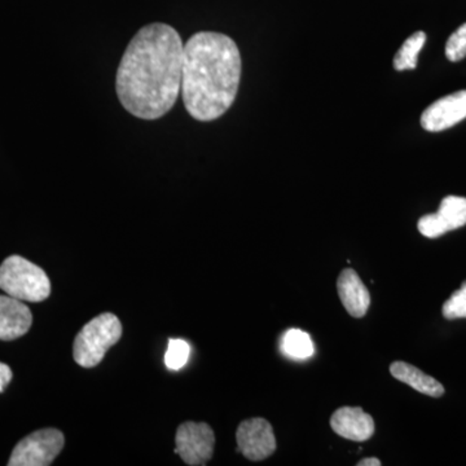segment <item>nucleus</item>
<instances>
[{
    "instance_id": "dca6fc26",
    "label": "nucleus",
    "mask_w": 466,
    "mask_h": 466,
    "mask_svg": "<svg viewBox=\"0 0 466 466\" xmlns=\"http://www.w3.org/2000/svg\"><path fill=\"white\" fill-rule=\"evenodd\" d=\"M189 355H191V348L188 342L184 339H170L165 354V364L170 370H180L188 363Z\"/></svg>"
},
{
    "instance_id": "20e7f679",
    "label": "nucleus",
    "mask_w": 466,
    "mask_h": 466,
    "mask_svg": "<svg viewBox=\"0 0 466 466\" xmlns=\"http://www.w3.org/2000/svg\"><path fill=\"white\" fill-rule=\"evenodd\" d=\"M122 324L116 315L101 314L76 334L73 357L76 364L84 368L99 366L106 351L121 339Z\"/></svg>"
},
{
    "instance_id": "39448f33",
    "label": "nucleus",
    "mask_w": 466,
    "mask_h": 466,
    "mask_svg": "<svg viewBox=\"0 0 466 466\" xmlns=\"http://www.w3.org/2000/svg\"><path fill=\"white\" fill-rule=\"evenodd\" d=\"M66 438L57 429H42L18 441L9 466H48L64 449Z\"/></svg>"
},
{
    "instance_id": "9b49d317",
    "label": "nucleus",
    "mask_w": 466,
    "mask_h": 466,
    "mask_svg": "<svg viewBox=\"0 0 466 466\" xmlns=\"http://www.w3.org/2000/svg\"><path fill=\"white\" fill-rule=\"evenodd\" d=\"M33 315L23 300L0 296V339L12 341L29 332Z\"/></svg>"
},
{
    "instance_id": "0eeeda50",
    "label": "nucleus",
    "mask_w": 466,
    "mask_h": 466,
    "mask_svg": "<svg viewBox=\"0 0 466 466\" xmlns=\"http://www.w3.org/2000/svg\"><path fill=\"white\" fill-rule=\"evenodd\" d=\"M238 451L251 461H262L276 451V438L272 426L265 419L245 420L236 431Z\"/></svg>"
},
{
    "instance_id": "f3484780",
    "label": "nucleus",
    "mask_w": 466,
    "mask_h": 466,
    "mask_svg": "<svg viewBox=\"0 0 466 466\" xmlns=\"http://www.w3.org/2000/svg\"><path fill=\"white\" fill-rule=\"evenodd\" d=\"M443 317L449 320L466 319V281L443 305Z\"/></svg>"
},
{
    "instance_id": "2eb2a0df",
    "label": "nucleus",
    "mask_w": 466,
    "mask_h": 466,
    "mask_svg": "<svg viewBox=\"0 0 466 466\" xmlns=\"http://www.w3.org/2000/svg\"><path fill=\"white\" fill-rule=\"evenodd\" d=\"M425 42L426 34L424 32L412 34V35L401 45L400 50L395 55V69H397L398 72L416 69L417 57H419L420 51L424 47Z\"/></svg>"
},
{
    "instance_id": "1a4fd4ad",
    "label": "nucleus",
    "mask_w": 466,
    "mask_h": 466,
    "mask_svg": "<svg viewBox=\"0 0 466 466\" xmlns=\"http://www.w3.org/2000/svg\"><path fill=\"white\" fill-rule=\"evenodd\" d=\"M466 118V90L441 97L425 109L421 126L431 133H440Z\"/></svg>"
},
{
    "instance_id": "6ab92c4d",
    "label": "nucleus",
    "mask_w": 466,
    "mask_h": 466,
    "mask_svg": "<svg viewBox=\"0 0 466 466\" xmlns=\"http://www.w3.org/2000/svg\"><path fill=\"white\" fill-rule=\"evenodd\" d=\"M12 380V370L7 364L0 363V392L5 391Z\"/></svg>"
},
{
    "instance_id": "aec40b11",
    "label": "nucleus",
    "mask_w": 466,
    "mask_h": 466,
    "mask_svg": "<svg viewBox=\"0 0 466 466\" xmlns=\"http://www.w3.org/2000/svg\"><path fill=\"white\" fill-rule=\"evenodd\" d=\"M381 465V461L379 459L375 458H368L361 460L360 462H358V466H380Z\"/></svg>"
},
{
    "instance_id": "9d476101",
    "label": "nucleus",
    "mask_w": 466,
    "mask_h": 466,
    "mask_svg": "<svg viewBox=\"0 0 466 466\" xmlns=\"http://www.w3.org/2000/svg\"><path fill=\"white\" fill-rule=\"evenodd\" d=\"M334 433L349 441H364L375 434V421L363 408L341 407L330 417Z\"/></svg>"
},
{
    "instance_id": "7ed1b4c3",
    "label": "nucleus",
    "mask_w": 466,
    "mask_h": 466,
    "mask_svg": "<svg viewBox=\"0 0 466 466\" xmlns=\"http://www.w3.org/2000/svg\"><path fill=\"white\" fill-rule=\"evenodd\" d=\"M0 289L23 302L38 303L51 294V281L41 267L11 256L0 265Z\"/></svg>"
},
{
    "instance_id": "ddd939ff",
    "label": "nucleus",
    "mask_w": 466,
    "mask_h": 466,
    "mask_svg": "<svg viewBox=\"0 0 466 466\" xmlns=\"http://www.w3.org/2000/svg\"><path fill=\"white\" fill-rule=\"evenodd\" d=\"M390 373L398 381L404 382L415 389L416 391L422 392L429 397L440 398L444 394V388L441 382H438L433 377L425 375L419 368L404 363V361L392 363Z\"/></svg>"
},
{
    "instance_id": "f8f14e48",
    "label": "nucleus",
    "mask_w": 466,
    "mask_h": 466,
    "mask_svg": "<svg viewBox=\"0 0 466 466\" xmlns=\"http://www.w3.org/2000/svg\"><path fill=\"white\" fill-rule=\"evenodd\" d=\"M339 299L352 318H363L370 305V294L357 271L343 269L337 281Z\"/></svg>"
},
{
    "instance_id": "4468645a",
    "label": "nucleus",
    "mask_w": 466,
    "mask_h": 466,
    "mask_svg": "<svg viewBox=\"0 0 466 466\" xmlns=\"http://www.w3.org/2000/svg\"><path fill=\"white\" fill-rule=\"evenodd\" d=\"M281 351L288 358L305 360L314 355V342L309 334L299 329H290L281 339Z\"/></svg>"
},
{
    "instance_id": "6e6552de",
    "label": "nucleus",
    "mask_w": 466,
    "mask_h": 466,
    "mask_svg": "<svg viewBox=\"0 0 466 466\" xmlns=\"http://www.w3.org/2000/svg\"><path fill=\"white\" fill-rule=\"evenodd\" d=\"M466 225V198L447 196L441 202L440 210L420 218L419 231L428 238H438L444 233Z\"/></svg>"
},
{
    "instance_id": "f03ea898",
    "label": "nucleus",
    "mask_w": 466,
    "mask_h": 466,
    "mask_svg": "<svg viewBox=\"0 0 466 466\" xmlns=\"http://www.w3.org/2000/svg\"><path fill=\"white\" fill-rule=\"evenodd\" d=\"M241 55L225 34L201 32L184 45L182 94L187 112L210 122L231 108L241 79Z\"/></svg>"
},
{
    "instance_id": "423d86ee",
    "label": "nucleus",
    "mask_w": 466,
    "mask_h": 466,
    "mask_svg": "<svg viewBox=\"0 0 466 466\" xmlns=\"http://www.w3.org/2000/svg\"><path fill=\"white\" fill-rule=\"evenodd\" d=\"M175 452L187 465H207L213 458L216 435L205 422H184L177 428Z\"/></svg>"
},
{
    "instance_id": "f257e3e1",
    "label": "nucleus",
    "mask_w": 466,
    "mask_h": 466,
    "mask_svg": "<svg viewBox=\"0 0 466 466\" xmlns=\"http://www.w3.org/2000/svg\"><path fill=\"white\" fill-rule=\"evenodd\" d=\"M183 55L179 33L167 24H150L135 34L116 70L124 108L148 121L170 112L182 88Z\"/></svg>"
},
{
    "instance_id": "a211bd4d",
    "label": "nucleus",
    "mask_w": 466,
    "mask_h": 466,
    "mask_svg": "<svg viewBox=\"0 0 466 466\" xmlns=\"http://www.w3.org/2000/svg\"><path fill=\"white\" fill-rule=\"evenodd\" d=\"M446 56L452 63L466 57V24L450 36L446 45Z\"/></svg>"
}]
</instances>
